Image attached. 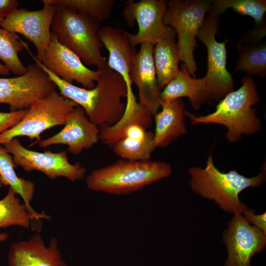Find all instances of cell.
<instances>
[{"instance_id":"cell-1","label":"cell","mask_w":266,"mask_h":266,"mask_svg":"<svg viewBox=\"0 0 266 266\" xmlns=\"http://www.w3.org/2000/svg\"><path fill=\"white\" fill-rule=\"evenodd\" d=\"M241 86L228 94L220 100L215 110L204 116H196L185 110V115L193 125L215 124L227 129L226 137L231 142L239 140L243 134L259 132L261 121L252 106L260 101V96L253 78L249 75L241 80Z\"/></svg>"},{"instance_id":"cell-2","label":"cell","mask_w":266,"mask_h":266,"mask_svg":"<svg viewBox=\"0 0 266 266\" xmlns=\"http://www.w3.org/2000/svg\"><path fill=\"white\" fill-rule=\"evenodd\" d=\"M171 171L166 162L121 159L93 170L86 177V183L95 192L126 195L169 176Z\"/></svg>"},{"instance_id":"cell-3","label":"cell","mask_w":266,"mask_h":266,"mask_svg":"<svg viewBox=\"0 0 266 266\" xmlns=\"http://www.w3.org/2000/svg\"><path fill=\"white\" fill-rule=\"evenodd\" d=\"M189 183L193 190L204 198L214 200L225 211L242 213L248 209L238 197L239 194L248 187H256L266 180V165L256 176L248 178L236 170L225 173L215 166L212 155L207 158L206 166L202 168L190 167Z\"/></svg>"},{"instance_id":"cell-4","label":"cell","mask_w":266,"mask_h":266,"mask_svg":"<svg viewBox=\"0 0 266 266\" xmlns=\"http://www.w3.org/2000/svg\"><path fill=\"white\" fill-rule=\"evenodd\" d=\"M51 25V33L58 41L98 69L107 67L98 37L100 23L91 16L63 6H56Z\"/></svg>"},{"instance_id":"cell-5","label":"cell","mask_w":266,"mask_h":266,"mask_svg":"<svg viewBox=\"0 0 266 266\" xmlns=\"http://www.w3.org/2000/svg\"><path fill=\"white\" fill-rule=\"evenodd\" d=\"M212 1L210 0L167 1L164 23L172 28L177 34L179 61L185 65L189 74L193 77H195L197 69L194 56L197 47L196 38Z\"/></svg>"},{"instance_id":"cell-6","label":"cell","mask_w":266,"mask_h":266,"mask_svg":"<svg viewBox=\"0 0 266 266\" xmlns=\"http://www.w3.org/2000/svg\"><path fill=\"white\" fill-rule=\"evenodd\" d=\"M78 106L56 90L33 102L22 119L15 126L0 134V145L14 138L27 136L31 140H40V134L50 128L64 125L71 112Z\"/></svg>"},{"instance_id":"cell-7","label":"cell","mask_w":266,"mask_h":266,"mask_svg":"<svg viewBox=\"0 0 266 266\" xmlns=\"http://www.w3.org/2000/svg\"><path fill=\"white\" fill-rule=\"evenodd\" d=\"M218 25L217 17L209 14L198 35L207 52V70L202 78L205 101L221 100L234 89L233 79L226 67L227 41L215 38Z\"/></svg>"},{"instance_id":"cell-8","label":"cell","mask_w":266,"mask_h":266,"mask_svg":"<svg viewBox=\"0 0 266 266\" xmlns=\"http://www.w3.org/2000/svg\"><path fill=\"white\" fill-rule=\"evenodd\" d=\"M167 1L165 0H128L123 11L125 21L130 27L136 23L138 32L132 34L124 31L131 45L150 43L176 36L174 30L164 23Z\"/></svg>"},{"instance_id":"cell-9","label":"cell","mask_w":266,"mask_h":266,"mask_svg":"<svg viewBox=\"0 0 266 266\" xmlns=\"http://www.w3.org/2000/svg\"><path fill=\"white\" fill-rule=\"evenodd\" d=\"M4 148L12 155L16 166H21L26 172L37 170L43 173L50 179L64 177L71 182L84 179L86 169L79 162L74 164L68 161L66 151L43 152L27 149L17 138L3 144Z\"/></svg>"},{"instance_id":"cell-10","label":"cell","mask_w":266,"mask_h":266,"mask_svg":"<svg viewBox=\"0 0 266 266\" xmlns=\"http://www.w3.org/2000/svg\"><path fill=\"white\" fill-rule=\"evenodd\" d=\"M24 74L0 77V103L9 106L10 111L28 109L36 100L54 91L56 86L35 63L29 65Z\"/></svg>"},{"instance_id":"cell-11","label":"cell","mask_w":266,"mask_h":266,"mask_svg":"<svg viewBox=\"0 0 266 266\" xmlns=\"http://www.w3.org/2000/svg\"><path fill=\"white\" fill-rule=\"evenodd\" d=\"M43 8L30 11L16 9L4 20L1 27L16 34L20 33L32 42L35 47V57L40 62L48 46L51 38V25L56 5L42 0Z\"/></svg>"},{"instance_id":"cell-12","label":"cell","mask_w":266,"mask_h":266,"mask_svg":"<svg viewBox=\"0 0 266 266\" xmlns=\"http://www.w3.org/2000/svg\"><path fill=\"white\" fill-rule=\"evenodd\" d=\"M97 96L89 120L99 127L112 125L126 107L127 86L122 77L109 68L101 70L96 82Z\"/></svg>"},{"instance_id":"cell-13","label":"cell","mask_w":266,"mask_h":266,"mask_svg":"<svg viewBox=\"0 0 266 266\" xmlns=\"http://www.w3.org/2000/svg\"><path fill=\"white\" fill-rule=\"evenodd\" d=\"M223 239L228 253L225 266H251L252 256L262 252L266 245V234L251 226L240 212L234 214Z\"/></svg>"},{"instance_id":"cell-14","label":"cell","mask_w":266,"mask_h":266,"mask_svg":"<svg viewBox=\"0 0 266 266\" xmlns=\"http://www.w3.org/2000/svg\"><path fill=\"white\" fill-rule=\"evenodd\" d=\"M40 62L62 79L70 83L75 81L88 89L95 87L101 72V70H93L85 66L76 54L61 44L52 34Z\"/></svg>"},{"instance_id":"cell-15","label":"cell","mask_w":266,"mask_h":266,"mask_svg":"<svg viewBox=\"0 0 266 266\" xmlns=\"http://www.w3.org/2000/svg\"><path fill=\"white\" fill-rule=\"evenodd\" d=\"M99 134V127L89 120L84 110L78 105L71 112L61 131L40 140L38 143L42 148L66 145L70 153L79 154L97 143L100 140Z\"/></svg>"},{"instance_id":"cell-16","label":"cell","mask_w":266,"mask_h":266,"mask_svg":"<svg viewBox=\"0 0 266 266\" xmlns=\"http://www.w3.org/2000/svg\"><path fill=\"white\" fill-rule=\"evenodd\" d=\"M153 46L150 43L140 45L133 58L130 70L132 83L138 91V103L148 109L154 116L161 107V90L156 77L153 60Z\"/></svg>"},{"instance_id":"cell-17","label":"cell","mask_w":266,"mask_h":266,"mask_svg":"<svg viewBox=\"0 0 266 266\" xmlns=\"http://www.w3.org/2000/svg\"><path fill=\"white\" fill-rule=\"evenodd\" d=\"M7 261L8 266H68L63 259L57 239L52 237L46 246L39 233L11 244Z\"/></svg>"},{"instance_id":"cell-18","label":"cell","mask_w":266,"mask_h":266,"mask_svg":"<svg viewBox=\"0 0 266 266\" xmlns=\"http://www.w3.org/2000/svg\"><path fill=\"white\" fill-rule=\"evenodd\" d=\"M100 41L109 53L107 66L119 74L127 86L126 99L134 95L132 88L130 70L132 61L137 51L130 43L124 31L111 26L101 27L98 33Z\"/></svg>"},{"instance_id":"cell-19","label":"cell","mask_w":266,"mask_h":266,"mask_svg":"<svg viewBox=\"0 0 266 266\" xmlns=\"http://www.w3.org/2000/svg\"><path fill=\"white\" fill-rule=\"evenodd\" d=\"M264 24L246 34L236 44L238 59L234 72L247 75L266 76V44L262 40L266 35Z\"/></svg>"},{"instance_id":"cell-20","label":"cell","mask_w":266,"mask_h":266,"mask_svg":"<svg viewBox=\"0 0 266 266\" xmlns=\"http://www.w3.org/2000/svg\"><path fill=\"white\" fill-rule=\"evenodd\" d=\"M184 107L181 99L161 100V110L154 116L156 148H165L187 133Z\"/></svg>"},{"instance_id":"cell-21","label":"cell","mask_w":266,"mask_h":266,"mask_svg":"<svg viewBox=\"0 0 266 266\" xmlns=\"http://www.w3.org/2000/svg\"><path fill=\"white\" fill-rule=\"evenodd\" d=\"M153 116L148 109L136 101V97L132 98L126 101L125 112L117 122L99 127L100 140L112 147L124 138L125 131L131 126L138 125L147 130L152 124Z\"/></svg>"},{"instance_id":"cell-22","label":"cell","mask_w":266,"mask_h":266,"mask_svg":"<svg viewBox=\"0 0 266 266\" xmlns=\"http://www.w3.org/2000/svg\"><path fill=\"white\" fill-rule=\"evenodd\" d=\"M16 165L7 150L0 146V178L3 186H9L17 195L23 199L29 212L33 220H50V216L45 212L38 213L31 206V202L35 193V184L31 181L19 177L15 171Z\"/></svg>"},{"instance_id":"cell-23","label":"cell","mask_w":266,"mask_h":266,"mask_svg":"<svg viewBox=\"0 0 266 266\" xmlns=\"http://www.w3.org/2000/svg\"><path fill=\"white\" fill-rule=\"evenodd\" d=\"M183 97L189 99L195 110H199L205 102L202 78L191 76L187 67L182 64L176 75L161 91L160 99L162 101H168Z\"/></svg>"},{"instance_id":"cell-24","label":"cell","mask_w":266,"mask_h":266,"mask_svg":"<svg viewBox=\"0 0 266 266\" xmlns=\"http://www.w3.org/2000/svg\"><path fill=\"white\" fill-rule=\"evenodd\" d=\"M153 60L158 84L162 91L179 70L175 36L164 39L154 45Z\"/></svg>"},{"instance_id":"cell-25","label":"cell","mask_w":266,"mask_h":266,"mask_svg":"<svg viewBox=\"0 0 266 266\" xmlns=\"http://www.w3.org/2000/svg\"><path fill=\"white\" fill-rule=\"evenodd\" d=\"M16 194L10 188L6 196L0 199V228L18 226L29 229L34 220L24 204L21 203ZM8 234H0V241H5Z\"/></svg>"},{"instance_id":"cell-26","label":"cell","mask_w":266,"mask_h":266,"mask_svg":"<svg viewBox=\"0 0 266 266\" xmlns=\"http://www.w3.org/2000/svg\"><path fill=\"white\" fill-rule=\"evenodd\" d=\"M25 48L35 63L46 73L49 78L59 89V94L82 107L88 117L92 112L96 98V87L91 89L81 88L62 79L46 68L31 52L28 45L25 46Z\"/></svg>"},{"instance_id":"cell-27","label":"cell","mask_w":266,"mask_h":266,"mask_svg":"<svg viewBox=\"0 0 266 266\" xmlns=\"http://www.w3.org/2000/svg\"><path fill=\"white\" fill-rule=\"evenodd\" d=\"M228 8L253 18L257 25L264 23L266 11V0H213L209 14L218 17Z\"/></svg>"},{"instance_id":"cell-28","label":"cell","mask_w":266,"mask_h":266,"mask_svg":"<svg viewBox=\"0 0 266 266\" xmlns=\"http://www.w3.org/2000/svg\"><path fill=\"white\" fill-rule=\"evenodd\" d=\"M112 147L113 152L122 159L133 161L149 160L156 148L154 133L148 131L143 140L123 138L116 142Z\"/></svg>"},{"instance_id":"cell-29","label":"cell","mask_w":266,"mask_h":266,"mask_svg":"<svg viewBox=\"0 0 266 266\" xmlns=\"http://www.w3.org/2000/svg\"><path fill=\"white\" fill-rule=\"evenodd\" d=\"M24 48L22 40L16 34L0 28V59L9 72L18 76L28 71L18 56Z\"/></svg>"},{"instance_id":"cell-30","label":"cell","mask_w":266,"mask_h":266,"mask_svg":"<svg viewBox=\"0 0 266 266\" xmlns=\"http://www.w3.org/2000/svg\"><path fill=\"white\" fill-rule=\"evenodd\" d=\"M56 6L70 8L89 15L100 23L110 17L114 0H47Z\"/></svg>"},{"instance_id":"cell-31","label":"cell","mask_w":266,"mask_h":266,"mask_svg":"<svg viewBox=\"0 0 266 266\" xmlns=\"http://www.w3.org/2000/svg\"><path fill=\"white\" fill-rule=\"evenodd\" d=\"M28 109L9 112H0V134L12 128L19 122L27 112Z\"/></svg>"},{"instance_id":"cell-32","label":"cell","mask_w":266,"mask_h":266,"mask_svg":"<svg viewBox=\"0 0 266 266\" xmlns=\"http://www.w3.org/2000/svg\"><path fill=\"white\" fill-rule=\"evenodd\" d=\"M255 213V211L254 209L248 208L243 212V216L248 223L254 224V226L257 227L266 234V212L260 215H256Z\"/></svg>"},{"instance_id":"cell-33","label":"cell","mask_w":266,"mask_h":266,"mask_svg":"<svg viewBox=\"0 0 266 266\" xmlns=\"http://www.w3.org/2000/svg\"><path fill=\"white\" fill-rule=\"evenodd\" d=\"M19 2L16 0H0V26L14 10L18 8Z\"/></svg>"},{"instance_id":"cell-34","label":"cell","mask_w":266,"mask_h":266,"mask_svg":"<svg viewBox=\"0 0 266 266\" xmlns=\"http://www.w3.org/2000/svg\"><path fill=\"white\" fill-rule=\"evenodd\" d=\"M148 132L143 127L138 125H134L129 127L125 131L124 138L143 140L146 138Z\"/></svg>"},{"instance_id":"cell-35","label":"cell","mask_w":266,"mask_h":266,"mask_svg":"<svg viewBox=\"0 0 266 266\" xmlns=\"http://www.w3.org/2000/svg\"><path fill=\"white\" fill-rule=\"evenodd\" d=\"M9 72V70L6 66L0 63V75H7Z\"/></svg>"},{"instance_id":"cell-36","label":"cell","mask_w":266,"mask_h":266,"mask_svg":"<svg viewBox=\"0 0 266 266\" xmlns=\"http://www.w3.org/2000/svg\"><path fill=\"white\" fill-rule=\"evenodd\" d=\"M3 186V185L2 184V182H1V179L0 178V188L2 187Z\"/></svg>"}]
</instances>
